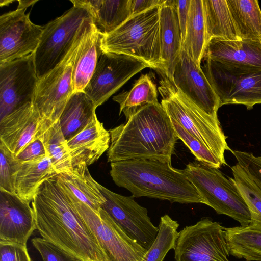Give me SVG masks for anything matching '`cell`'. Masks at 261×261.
<instances>
[{
	"label": "cell",
	"instance_id": "cell-44",
	"mask_svg": "<svg viewBox=\"0 0 261 261\" xmlns=\"http://www.w3.org/2000/svg\"><path fill=\"white\" fill-rule=\"evenodd\" d=\"M12 1H1L0 5L1 6L9 5L10 3H12Z\"/></svg>",
	"mask_w": 261,
	"mask_h": 261
},
{
	"label": "cell",
	"instance_id": "cell-19",
	"mask_svg": "<svg viewBox=\"0 0 261 261\" xmlns=\"http://www.w3.org/2000/svg\"><path fill=\"white\" fill-rule=\"evenodd\" d=\"M203 58L214 61L229 70H260L261 41L212 38L207 43Z\"/></svg>",
	"mask_w": 261,
	"mask_h": 261
},
{
	"label": "cell",
	"instance_id": "cell-16",
	"mask_svg": "<svg viewBox=\"0 0 261 261\" xmlns=\"http://www.w3.org/2000/svg\"><path fill=\"white\" fill-rule=\"evenodd\" d=\"M173 82L190 100L207 114L218 117L219 97L207 80L201 67L197 65L182 46Z\"/></svg>",
	"mask_w": 261,
	"mask_h": 261
},
{
	"label": "cell",
	"instance_id": "cell-25",
	"mask_svg": "<svg viewBox=\"0 0 261 261\" xmlns=\"http://www.w3.org/2000/svg\"><path fill=\"white\" fill-rule=\"evenodd\" d=\"M58 174L47 155L34 161L21 162L15 178L16 195L30 203L43 183Z\"/></svg>",
	"mask_w": 261,
	"mask_h": 261
},
{
	"label": "cell",
	"instance_id": "cell-22",
	"mask_svg": "<svg viewBox=\"0 0 261 261\" xmlns=\"http://www.w3.org/2000/svg\"><path fill=\"white\" fill-rule=\"evenodd\" d=\"M73 6L85 9L97 29L108 34L132 16L131 0H72Z\"/></svg>",
	"mask_w": 261,
	"mask_h": 261
},
{
	"label": "cell",
	"instance_id": "cell-38",
	"mask_svg": "<svg viewBox=\"0 0 261 261\" xmlns=\"http://www.w3.org/2000/svg\"><path fill=\"white\" fill-rule=\"evenodd\" d=\"M238 163L246 169L261 189V161L252 152L232 150Z\"/></svg>",
	"mask_w": 261,
	"mask_h": 261
},
{
	"label": "cell",
	"instance_id": "cell-6",
	"mask_svg": "<svg viewBox=\"0 0 261 261\" xmlns=\"http://www.w3.org/2000/svg\"><path fill=\"white\" fill-rule=\"evenodd\" d=\"M205 201L218 214L225 215L242 226L251 222V215L234 179L219 169L198 161L189 163L182 170Z\"/></svg>",
	"mask_w": 261,
	"mask_h": 261
},
{
	"label": "cell",
	"instance_id": "cell-5",
	"mask_svg": "<svg viewBox=\"0 0 261 261\" xmlns=\"http://www.w3.org/2000/svg\"><path fill=\"white\" fill-rule=\"evenodd\" d=\"M161 5L132 16L115 31L104 35L103 51L134 57L162 74L160 37Z\"/></svg>",
	"mask_w": 261,
	"mask_h": 261
},
{
	"label": "cell",
	"instance_id": "cell-14",
	"mask_svg": "<svg viewBox=\"0 0 261 261\" xmlns=\"http://www.w3.org/2000/svg\"><path fill=\"white\" fill-rule=\"evenodd\" d=\"M38 81L34 53L0 64V120L33 102Z\"/></svg>",
	"mask_w": 261,
	"mask_h": 261
},
{
	"label": "cell",
	"instance_id": "cell-8",
	"mask_svg": "<svg viewBox=\"0 0 261 261\" xmlns=\"http://www.w3.org/2000/svg\"><path fill=\"white\" fill-rule=\"evenodd\" d=\"M91 17L84 8L73 6L44 26L34 53L39 79L58 65L72 48L85 20Z\"/></svg>",
	"mask_w": 261,
	"mask_h": 261
},
{
	"label": "cell",
	"instance_id": "cell-35",
	"mask_svg": "<svg viewBox=\"0 0 261 261\" xmlns=\"http://www.w3.org/2000/svg\"><path fill=\"white\" fill-rule=\"evenodd\" d=\"M170 120L178 139L189 148L197 161L218 169L223 165L213 152L200 141L187 132L176 121L171 118Z\"/></svg>",
	"mask_w": 261,
	"mask_h": 261
},
{
	"label": "cell",
	"instance_id": "cell-27",
	"mask_svg": "<svg viewBox=\"0 0 261 261\" xmlns=\"http://www.w3.org/2000/svg\"><path fill=\"white\" fill-rule=\"evenodd\" d=\"M93 101L82 91L75 92L70 96L59 121L66 140L84 129L96 115Z\"/></svg>",
	"mask_w": 261,
	"mask_h": 261
},
{
	"label": "cell",
	"instance_id": "cell-28",
	"mask_svg": "<svg viewBox=\"0 0 261 261\" xmlns=\"http://www.w3.org/2000/svg\"><path fill=\"white\" fill-rule=\"evenodd\" d=\"M120 106L119 115L123 112L127 121L142 108L159 103L156 85L149 74H142L132 88L113 98Z\"/></svg>",
	"mask_w": 261,
	"mask_h": 261
},
{
	"label": "cell",
	"instance_id": "cell-15",
	"mask_svg": "<svg viewBox=\"0 0 261 261\" xmlns=\"http://www.w3.org/2000/svg\"><path fill=\"white\" fill-rule=\"evenodd\" d=\"M26 9L17 8L0 16V64L34 53L44 26L33 23Z\"/></svg>",
	"mask_w": 261,
	"mask_h": 261
},
{
	"label": "cell",
	"instance_id": "cell-13",
	"mask_svg": "<svg viewBox=\"0 0 261 261\" xmlns=\"http://www.w3.org/2000/svg\"><path fill=\"white\" fill-rule=\"evenodd\" d=\"M98 187L106 199L101 208L130 238L148 250L158 235L159 227L151 222L147 210L133 196L117 194L99 183Z\"/></svg>",
	"mask_w": 261,
	"mask_h": 261
},
{
	"label": "cell",
	"instance_id": "cell-32",
	"mask_svg": "<svg viewBox=\"0 0 261 261\" xmlns=\"http://www.w3.org/2000/svg\"><path fill=\"white\" fill-rule=\"evenodd\" d=\"M233 179L251 215L250 227L261 231V189L238 163L231 167Z\"/></svg>",
	"mask_w": 261,
	"mask_h": 261
},
{
	"label": "cell",
	"instance_id": "cell-26",
	"mask_svg": "<svg viewBox=\"0 0 261 261\" xmlns=\"http://www.w3.org/2000/svg\"><path fill=\"white\" fill-rule=\"evenodd\" d=\"M202 2L207 43L212 38L230 41L241 40L227 0Z\"/></svg>",
	"mask_w": 261,
	"mask_h": 261
},
{
	"label": "cell",
	"instance_id": "cell-10",
	"mask_svg": "<svg viewBox=\"0 0 261 261\" xmlns=\"http://www.w3.org/2000/svg\"><path fill=\"white\" fill-rule=\"evenodd\" d=\"M173 249L176 261H229L225 227L208 218L181 230Z\"/></svg>",
	"mask_w": 261,
	"mask_h": 261
},
{
	"label": "cell",
	"instance_id": "cell-2",
	"mask_svg": "<svg viewBox=\"0 0 261 261\" xmlns=\"http://www.w3.org/2000/svg\"><path fill=\"white\" fill-rule=\"evenodd\" d=\"M108 162L131 159L171 163L178 139L170 117L160 103L151 104L126 123L110 129Z\"/></svg>",
	"mask_w": 261,
	"mask_h": 261
},
{
	"label": "cell",
	"instance_id": "cell-37",
	"mask_svg": "<svg viewBox=\"0 0 261 261\" xmlns=\"http://www.w3.org/2000/svg\"><path fill=\"white\" fill-rule=\"evenodd\" d=\"M31 242L43 261H82L42 237H35Z\"/></svg>",
	"mask_w": 261,
	"mask_h": 261
},
{
	"label": "cell",
	"instance_id": "cell-12",
	"mask_svg": "<svg viewBox=\"0 0 261 261\" xmlns=\"http://www.w3.org/2000/svg\"><path fill=\"white\" fill-rule=\"evenodd\" d=\"M149 65L134 57L103 51L83 92L96 108L103 104L134 75Z\"/></svg>",
	"mask_w": 261,
	"mask_h": 261
},
{
	"label": "cell",
	"instance_id": "cell-34",
	"mask_svg": "<svg viewBox=\"0 0 261 261\" xmlns=\"http://www.w3.org/2000/svg\"><path fill=\"white\" fill-rule=\"evenodd\" d=\"M179 224L169 215L160 218L158 235L146 251L143 261H163L167 253L173 249L179 232Z\"/></svg>",
	"mask_w": 261,
	"mask_h": 261
},
{
	"label": "cell",
	"instance_id": "cell-45",
	"mask_svg": "<svg viewBox=\"0 0 261 261\" xmlns=\"http://www.w3.org/2000/svg\"><path fill=\"white\" fill-rule=\"evenodd\" d=\"M258 159L261 161V156H257Z\"/></svg>",
	"mask_w": 261,
	"mask_h": 261
},
{
	"label": "cell",
	"instance_id": "cell-42",
	"mask_svg": "<svg viewBox=\"0 0 261 261\" xmlns=\"http://www.w3.org/2000/svg\"><path fill=\"white\" fill-rule=\"evenodd\" d=\"M165 0H131L132 16L143 12L157 5H161Z\"/></svg>",
	"mask_w": 261,
	"mask_h": 261
},
{
	"label": "cell",
	"instance_id": "cell-4",
	"mask_svg": "<svg viewBox=\"0 0 261 261\" xmlns=\"http://www.w3.org/2000/svg\"><path fill=\"white\" fill-rule=\"evenodd\" d=\"M159 83L158 89L162 98L161 104L170 118L203 144L223 165H227L225 152H232V150L227 143V136L218 117L201 110L168 79L163 77Z\"/></svg>",
	"mask_w": 261,
	"mask_h": 261
},
{
	"label": "cell",
	"instance_id": "cell-36",
	"mask_svg": "<svg viewBox=\"0 0 261 261\" xmlns=\"http://www.w3.org/2000/svg\"><path fill=\"white\" fill-rule=\"evenodd\" d=\"M21 162L0 141V190L16 194L15 178Z\"/></svg>",
	"mask_w": 261,
	"mask_h": 261
},
{
	"label": "cell",
	"instance_id": "cell-33",
	"mask_svg": "<svg viewBox=\"0 0 261 261\" xmlns=\"http://www.w3.org/2000/svg\"><path fill=\"white\" fill-rule=\"evenodd\" d=\"M40 139L58 174L72 169L71 158L67 140L63 134L59 120L51 123Z\"/></svg>",
	"mask_w": 261,
	"mask_h": 261
},
{
	"label": "cell",
	"instance_id": "cell-1",
	"mask_svg": "<svg viewBox=\"0 0 261 261\" xmlns=\"http://www.w3.org/2000/svg\"><path fill=\"white\" fill-rule=\"evenodd\" d=\"M32 206L42 238L82 261H107L57 175L40 187Z\"/></svg>",
	"mask_w": 261,
	"mask_h": 261
},
{
	"label": "cell",
	"instance_id": "cell-3",
	"mask_svg": "<svg viewBox=\"0 0 261 261\" xmlns=\"http://www.w3.org/2000/svg\"><path fill=\"white\" fill-rule=\"evenodd\" d=\"M110 175L116 185L135 197H147L179 203L205 201L182 170L159 161L131 159L111 163Z\"/></svg>",
	"mask_w": 261,
	"mask_h": 261
},
{
	"label": "cell",
	"instance_id": "cell-7",
	"mask_svg": "<svg viewBox=\"0 0 261 261\" xmlns=\"http://www.w3.org/2000/svg\"><path fill=\"white\" fill-rule=\"evenodd\" d=\"M92 18L86 19L74 44L64 60L39 79L33 103L42 117L54 123L59 119L74 92L73 67L80 45Z\"/></svg>",
	"mask_w": 261,
	"mask_h": 261
},
{
	"label": "cell",
	"instance_id": "cell-41",
	"mask_svg": "<svg viewBox=\"0 0 261 261\" xmlns=\"http://www.w3.org/2000/svg\"><path fill=\"white\" fill-rule=\"evenodd\" d=\"M176 4L178 17L181 31L182 42L183 43L186 35L187 24L191 6V0H176Z\"/></svg>",
	"mask_w": 261,
	"mask_h": 261
},
{
	"label": "cell",
	"instance_id": "cell-20",
	"mask_svg": "<svg viewBox=\"0 0 261 261\" xmlns=\"http://www.w3.org/2000/svg\"><path fill=\"white\" fill-rule=\"evenodd\" d=\"M160 37L163 67L162 75L173 82V73L182 46L176 0H165L160 6Z\"/></svg>",
	"mask_w": 261,
	"mask_h": 261
},
{
	"label": "cell",
	"instance_id": "cell-17",
	"mask_svg": "<svg viewBox=\"0 0 261 261\" xmlns=\"http://www.w3.org/2000/svg\"><path fill=\"white\" fill-rule=\"evenodd\" d=\"M51 123L33 102L28 103L0 120V141L16 156Z\"/></svg>",
	"mask_w": 261,
	"mask_h": 261
},
{
	"label": "cell",
	"instance_id": "cell-31",
	"mask_svg": "<svg viewBox=\"0 0 261 261\" xmlns=\"http://www.w3.org/2000/svg\"><path fill=\"white\" fill-rule=\"evenodd\" d=\"M241 40L261 41V9L257 0H227Z\"/></svg>",
	"mask_w": 261,
	"mask_h": 261
},
{
	"label": "cell",
	"instance_id": "cell-43",
	"mask_svg": "<svg viewBox=\"0 0 261 261\" xmlns=\"http://www.w3.org/2000/svg\"><path fill=\"white\" fill-rule=\"evenodd\" d=\"M18 6L17 8L27 9L28 7L34 5L37 2V1L20 0L18 1Z\"/></svg>",
	"mask_w": 261,
	"mask_h": 261
},
{
	"label": "cell",
	"instance_id": "cell-24",
	"mask_svg": "<svg viewBox=\"0 0 261 261\" xmlns=\"http://www.w3.org/2000/svg\"><path fill=\"white\" fill-rule=\"evenodd\" d=\"M86 164H81L57 175L63 185L79 201L99 213L106 199Z\"/></svg>",
	"mask_w": 261,
	"mask_h": 261
},
{
	"label": "cell",
	"instance_id": "cell-18",
	"mask_svg": "<svg viewBox=\"0 0 261 261\" xmlns=\"http://www.w3.org/2000/svg\"><path fill=\"white\" fill-rule=\"evenodd\" d=\"M0 192V243L27 246L37 229L34 210L16 194Z\"/></svg>",
	"mask_w": 261,
	"mask_h": 261
},
{
	"label": "cell",
	"instance_id": "cell-23",
	"mask_svg": "<svg viewBox=\"0 0 261 261\" xmlns=\"http://www.w3.org/2000/svg\"><path fill=\"white\" fill-rule=\"evenodd\" d=\"M103 36L94 25L92 19L80 45L74 62V92H83L92 75L103 53L102 41Z\"/></svg>",
	"mask_w": 261,
	"mask_h": 261
},
{
	"label": "cell",
	"instance_id": "cell-39",
	"mask_svg": "<svg viewBox=\"0 0 261 261\" xmlns=\"http://www.w3.org/2000/svg\"><path fill=\"white\" fill-rule=\"evenodd\" d=\"M0 261H32L27 246L0 243Z\"/></svg>",
	"mask_w": 261,
	"mask_h": 261
},
{
	"label": "cell",
	"instance_id": "cell-21",
	"mask_svg": "<svg viewBox=\"0 0 261 261\" xmlns=\"http://www.w3.org/2000/svg\"><path fill=\"white\" fill-rule=\"evenodd\" d=\"M110 141L109 131L95 116L84 129L67 140L72 167L97 161L108 150Z\"/></svg>",
	"mask_w": 261,
	"mask_h": 261
},
{
	"label": "cell",
	"instance_id": "cell-9",
	"mask_svg": "<svg viewBox=\"0 0 261 261\" xmlns=\"http://www.w3.org/2000/svg\"><path fill=\"white\" fill-rule=\"evenodd\" d=\"M66 190L107 261H143L147 250L130 238L105 210L96 212Z\"/></svg>",
	"mask_w": 261,
	"mask_h": 261
},
{
	"label": "cell",
	"instance_id": "cell-11",
	"mask_svg": "<svg viewBox=\"0 0 261 261\" xmlns=\"http://www.w3.org/2000/svg\"><path fill=\"white\" fill-rule=\"evenodd\" d=\"M205 61L202 70L219 97L221 107L243 105L250 110L261 103V70H229L210 59Z\"/></svg>",
	"mask_w": 261,
	"mask_h": 261
},
{
	"label": "cell",
	"instance_id": "cell-30",
	"mask_svg": "<svg viewBox=\"0 0 261 261\" xmlns=\"http://www.w3.org/2000/svg\"><path fill=\"white\" fill-rule=\"evenodd\" d=\"M229 254L246 261H261V231L250 226L225 227Z\"/></svg>",
	"mask_w": 261,
	"mask_h": 261
},
{
	"label": "cell",
	"instance_id": "cell-29",
	"mask_svg": "<svg viewBox=\"0 0 261 261\" xmlns=\"http://www.w3.org/2000/svg\"><path fill=\"white\" fill-rule=\"evenodd\" d=\"M207 44L202 0H191L182 46L200 67Z\"/></svg>",
	"mask_w": 261,
	"mask_h": 261
},
{
	"label": "cell",
	"instance_id": "cell-40",
	"mask_svg": "<svg viewBox=\"0 0 261 261\" xmlns=\"http://www.w3.org/2000/svg\"><path fill=\"white\" fill-rule=\"evenodd\" d=\"M46 155L42 141L37 138L28 144L15 157L20 162H26L37 160Z\"/></svg>",
	"mask_w": 261,
	"mask_h": 261
}]
</instances>
